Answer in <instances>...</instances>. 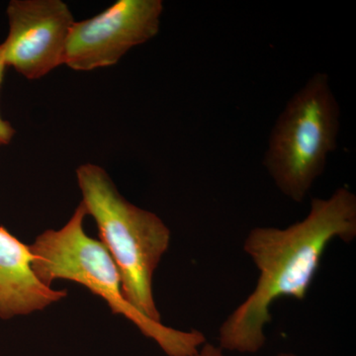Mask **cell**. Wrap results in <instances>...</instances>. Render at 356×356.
<instances>
[{"label":"cell","instance_id":"6","mask_svg":"<svg viewBox=\"0 0 356 356\" xmlns=\"http://www.w3.org/2000/svg\"><path fill=\"white\" fill-rule=\"evenodd\" d=\"M8 34L0 44L6 67L30 81L65 65L74 18L62 0H13L6 9Z\"/></svg>","mask_w":356,"mask_h":356},{"label":"cell","instance_id":"3","mask_svg":"<svg viewBox=\"0 0 356 356\" xmlns=\"http://www.w3.org/2000/svg\"><path fill=\"white\" fill-rule=\"evenodd\" d=\"M88 215L118 267L126 300L147 317L161 322L153 291L154 274L170 243L163 220L129 202L102 166L86 163L76 170Z\"/></svg>","mask_w":356,"mask_h":356},{"label":"cell","instance_id":"5","mask_svg":"<svg viewBox=\"0 0 356 356\" xmlns=\"http://www.w3.org/2000/svg\"><path fill=\"white\" fill-rule=\"evenodd\" d=\"M161 0H118L102 13L70 28L65 65L90 72L118 64L129 51L159 34Z\"/></svg>","mask_w":356,"mask_h":356},{"label":"cell","instance_id":"1","mask_svg":"<svg viewBox=\"0 0 356 356\" xmlns=\"http://www.w3.org/2000/svg\"><path fill=\"white\" fill-rule=\"evenodd\" d=\"M356 238V196L339 187L329 198H313L308 215L286 228L255 227L243 250L259 270L254 291L222 322V350L254 355L266 343V327L277 300L303 301L315 280L325 250L334 241Z\"/></svg>","mask_w":356,"mask_h":356},{"label":"cell","instance_id":"8","mask_svg":"<svg viewBox=\"0 0 356 356\" xmlns=\"http://www.w3.org/2000/svg\"><path fill=\"white\" fill-rule=\"evenodd\" d=\"M6 69V63H4L2 49L1 46H0V86H1L2 81H3ZM15 133V129L13 127L10 122L4 120V119L0 116V146H6V145L10 144Z\"/></svg>","mask_w":356,"mask_h":356},{"label":"cell","instance_id":"7","mask_svg":"<svg viewBox=\"0 0 356 356\" xmlns=\"http://www.w3.org/2000/svg\"><path fill=\"white\" fill-rule=\"evenodd\" d=\"M33 259L30 245L0 226V318L29 315L67 297L37 277Z\"/></svg>","mask_w":356,"mask_h":356},{"label":"cell","instance_id":"4","mask_svg":"<svg viewBox=\"0 0 356 356\" xmlns=\"http://www.w3.org/2000/svg\"><path fill=\"white\" fill-rule=\"evenodd\" d=\"M341 107L330 76L314 74L290 98L274 124L264 165L278 191L302 203L337 147Z\"/></svg>","mask_w":356,"mask_h":356},{"label":"cell","instance_id":"10","mask_svg":"<svg viewBox=\"0 0 356 356\" xmlns=\"http://www.w3.org/2000/svg\"><path fill=\"white\" fill-rule=\"evenodd\" d=\"M276 356H298L292 353H280Z\"/></svg>","mask_w":356,"mask_h":356},{"label":"cell","instance_id":"2","mask_svg":"<svg viewBox=\"0 0 356 356\" xmlns=\"http://www.w3.org/2000/svg\"><path fill=\"white\" fill-rule=\"evenodd\" d=\"M86 216L81 202L62 229H48L37 236L30 245L37 277L50 287L57 280L79 283L102 297L115 315L130 320L168 356L195 355L206 343L205 334L198 330L172 329L131 305L124 296L120 273L108 250L102 241L90 238L84 231Z\"/></svg>","mask_w":356,"mask_h":356},{"label":"cell","instance_id":"9","mask_svg":"<svg viewBox=\"0 0 356 356\" xmlns=\"http://www.w3.org/2000/svg\"><path fill=\"white\" fill-rule=\"evenodd\" d=\"M194 356H225L224 350L219 346L212 343H204L200 350Z\"/></svg>","mask_w":356,"mask_h":356}]
</instances>
